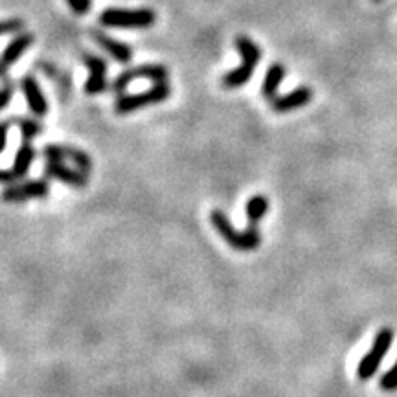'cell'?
<instances>
[{
    "label": "cell",
    "instance_id": "obj_1",
    "mask_svg": "<svg viewBox=\"0 0 397 397\" xmlns=\"http://www.w3.org/2000/svg\"><path fill=\"white\" fill-rule=\"evenodd\" d=\"M210 221H212L213 228L217 230L221 239H225L226 245L230 248H234V250L252 252L261 245V232L258 225H248L247 230L239 232V230L232 226L228 216L225 212H221V210H213L210 213Z\"/></svg>",
    "mask_w": 397,
    "mask_h": 397
},
{
    "label": "cell",
    "instance_id": "obj_2",
    "mask_svg": "<svg viewBox=\"0 0 397 397\" xmlns=\"http://www.w3.org/2000/svg\"><path fill=\"white\" fill-rule=\"evenodd\" d=\"M235 48L238 52L241 53L243 63L241 66L234 68V70H228L225 75H223V80H221V85L225 88H239L243 87L245 83H248L252 75H254V70H256L258 63L261 59V50L250 37L247 36H239L235 37L234 41Z\"/></svg>",
    "mask_w": 397,
    "mask_h": 397
},
{
    "label": "cell",
    "instance_id": "obj_3",
    "mask_svg": "<svg viewBox=\"0 0 397 397\" xmlns=\"http://www.w3.org/2000/svg\"><path fill=\"white\" fill-rule=\"evenodd\" d=\"M169 96H171V87L168 85V81H162V83H154L153 87L144 90V92L118 96L115 110L116 115H129V112H134V110L144 109V107L159 105V103L166 102Z\"/></svg>",
    "mask_w": 397,
    "mask_h": 397
},
{
    "label": "cell",
    "instance_id": "obj_4",
    "mask_svg": "<svg viewBox=\"0 0 397 397\" xmlns=\"http://www.w3.org/2000/svg\"><path fill=\"white\" fill-rule=\"evenodd\" d=\"M157 22L153 9H105L100 15V24L105 28H149Z\"/></svg>",
    "mask_w": 397,
    "mask_h": 397
},
{
    "label": "cell",
    "instance_id": "obj_5",
    "mask_svg": "<svg viewBox=\"0 0 397 397\" xmlns=\"http://www.w3.org/2000/svg\"><path fill=\"white\" fill-rule=\"evenodd\" d=\"M392 342H393V331L390 329V327H383V329L375 335L371 348L368 349L366 355H364V357L361 359V362H359V368H357L359 379L368 381L377 374L381 362H383L384 357H386V353H388Z\"/></svg>",
    "mask_w": 397,
    "mask_h": 397
},
{
    "label": "cell",
    "instance_id": "obj_6",
    "mask_svg": "<svg viewBox=\"0 0 397 397\" xmlns=\"http://www.w3.org/2000/svg\"><path fill=\"white\" fill-rule=\"evenodd\" d=\"M168 68L164 65H138L132 66L129 70H124L122 74L116 75V80L110 85V90L118 96H124L125 88L137 80H149L154 83H162V81H168Z\"/></svg>",
    "mask_w": 397,
    "mask_h": 397
},
{
    "label": "cell",
    "instance_id": "obj_7",
    "mask_svg": "<svg viewBox=\"0 0 397 397\" xmlns=\"http://www.w3.org/2000/svg\"><path fill=\"white\" fill-rule=\"evenodd\" d=\"M50 194V184L46 179H36V181H24L21 184L8 186L0 198L4 203L17 204V203H26L31 198H44L48 197Z\"/></svg>",
    "mask_w": 397,
    "mask_h": 397
},
{
    "label": "cell",
    "instance_id": "obj_8",
    "mask_svg": "<svg viewBox=\"0 0 397 397\" xmlns=\"http://www.w3.org/2000/svg\"><path fill=\"white\" fill-rule=\"evenodd\" d=\"M43 157L46 160H59V162L70 160L75 168L81 169L83 173H90V169H92V159H90V154L81 151L80 147L48 144V146L43 149Z\"/></svg>",
    "mask_w": 397,
    "mask_h": 397
},
{
    "label": "cell",
    "instance_id": "obj_9",
    "mask_svg": "<svg viewBox=\"0 0 397 397\" xmlns=\"http://www.w3.org/2000/svg\"><path fill=\"white\" fill-rule=\"evenodd\" d=\"M44 176L66 186H74V188H85L88 184L87 173L78 168H68L65 162H59V160H48L44 164Z\"/></svg>",
    "mask_w": 397,
    "mask_h": 397
},
{
    "label": "cell",
    "instance_id": "obj_10",
    "mask_svg": "<svg viewBox=\"0 0 397 397\" xmlns=\"http://www.w3.org/2000/svg\"><path fill=\"white\" fill-rule=\"evenodd\" d=\"M83 63L88 68L90 75L85 81V92L90 96L102 94L103 90H107V63L105 59L92 55V53H85Z\"/></svg>",
    "mask_w": 397,
    "mask_h": 397
},
{
    "label": "cell",
    "instance_id": "obj_11",
    "mask_svg": "<svg viewBox=\"0 0 397 397\" xmlns=\"http://www.w3.org/2000/svg\"><path fill=\"white\" fill-rule=\"evenodd\" d=\"M33 44V36L30 31H21L11 39V43L0 53V80H6L8 68L21 59V55Z\"/></svg>",
    "mask_w": 397,
    "mask_h": 397
},
{
    "label": "cell",
    "instance_id": "obj_12",
    "mask_svg": "<svg viewBox=\"0 0 397 397\" xmlns=\"http://www.w3.org/2000/svg\"><path fill=\"white\" fill-rule=\"evenodd\" d=\"M311 100H313V88L302 85V87L295 88V90H291V92L285 94V96L274 97L270 107H272L274 112L283 115V112H291V110L302 109V107L307 105Z\"/></svg>",
    "mask_w": 397,
    "mask_h": 397
},
{
    "label": "cell",
    "instance_id": "obj_13",
    "mask_svg": "<svg viewBox=\"0 0 397 397\" xmlns=\"http://www.w3.org/2000/svg\"><path fill=\"white\" fill-rule=\"evenodd\" d=\"M90 36H92V39L96 41L115 61L122 63V65H127V63L132 61V48H129L125 43L112 39V37H109L107 33H103V30H97V28L90 30Z\"/></svg>",
    "mask_w": 397,
    "mask_h": 397
},
{
    "label": "cell",
    "instance_id": "obj_14",
    "mask_svg": "<svg viewBox=\"0 0 397 397\" xmlns=\"http://www.w3.org/2000/svg\"><path fill=\"white\" fill-rule=\"evenodd\" d=\"M21 88L26 97V103L30 107V110L36 116H44L48 112V102L46 96L41 90V85L37 83V80L33 75H24L21 81Z\"/></svg>",
    "mask_w": 397,
    "mask_h": 397
},
{
    "label": "cell",
    "instance_id": "obj_15",
    "mask_svg": "<svg viewBox=\"0 0 397 397\" xmlns=\"http://www.w3.org/2000/svg\"><path fill=\"white\" fill-rule=\"evenodd\" d=\"M285 74L287 70L282 63H274V65L269 66V70H267V74L263 78V83H261V94H263V97H267V100H274L276 97L280 85L285 80Z\"/></svg>",
    "mask_w": 397,
    "mask_h": 397
},
{
    "label": "cell",
    "instance_id": "obj_16",
    "mask_svg": "<svg viewBox=\"0 0 397 397\" xmlns=\"http://www.w3.org/2000/svg\"><path fill=\"white\" fill-rule=\"evenodd\" d=\"M33 160H36V149L31 146V142H22V146L18 147L17 154H15L14 166H11V171L18 176V181L26 179Z\"/></svg>",
    "mask_w": 397,
    "mask_h": 397
},
{
    "label": "cell",
    "instance_id": "obj_17",
    "mask_svg": "<svg viewBox=\"0 0 397 397\" xmlns=\"http://www.w3.org/2000/svg\"><path fill=\"white\" fill-rule=\"evenodd\" d=\"M269 208L270 203L265 195H254V197L248 198L247 206H245L248 225H258V223L269 213Z\"/></svg>",
    "mask_w": 397,
    "mask_h": 397
},
{
    "label": "cell",
    "instance_id": "obj_18",
    "mask_svg": "<svg viewBox=\"0 0 397 397\" xmlns=\"http://www.w3.org/2000/svg\"><path fill=\"white\" fill-rule=\"evenodd\" d=\"M17 124L22 132V142H31L43 132V125L36 118H22V116H18Z\"/></svg>",
    "mask_w": 397,
    "mask_h": 397
},
{
    "label": "cell",
    "instance_id": "obj_19",
    "mask_svg": "<svg viewBox=\"0 0 397 397\" xmlns=\"http://www.w3.org/2000/svg\"><path fill=\"white\" fill-rule=\"evenodd\" d=\"M22 30H24V21L22 18L14 17L0 21V37L9 36V33H21Z\"/></svg>",
    "mask_w": 397,
    "mask_h": 397
},
{
    "label": "cell",
    "instance_id": "obj_20",
    "mask_svg": "<svg viewBox=\"0 0 397 397\" xmlns=\"http://www.w3.org/2000/svg\"><path fill=\"white\" fill-rule=\"evenodd\" d=\"M379 386L384 392H393V390H397V361L393 362L392 368L381 377Z\"/></svg>",
    "mask_w": 397,
    "mask_h": 397
},
{
    "label": "cell",
    "instance_id": "obj_21",
    "mask_svg": "<svg viewBox=\"0 0 397 397\" xmlns=\"http://www.w3.org/2000/svg\"><path fill=\"white\" fill-rule=\"evenodd\" d=\"M70 9L78 15H85L88 9L92 8V0H66Z\"/></svg>",
    "mask_w": 397,
    "mask_h": 397
},
{
    "label": "cell",
    "instance_id": "obj_22",
    "mask_svg": "<svg viewBox=\"0 0 397 397\" xmlns=\"http://www.w3.org/2000/svg\"><path fill=\"white\" fill-rule=\"evenodd\" d=\"M14 96V85L8 83L4 88H0V110H4Z\"/></svg>",
    "mask_w": 397,
    "mask_h": 397
},
{
    "label": "cell",
    "instance_id": "obj_23",
    "mask_svg": "<svg viewBox=\"0 0 397 397\" xmlns=\"http://www.w3.org/2000/svg\"><path fill=\"white\" fill-rule=\"evenodd\" d=\"M18 182V176L11 169H0V184L14 186Z\"/></svg>",
    "mask_w": 397,
    "mask_h": 397
},
{
    "label": "cell",
    "instance_id": "obj_24",
    "mask_svg": "<svg viewBox=\"0 0 397 397\" xmlns=\"http://www.w3.org/2000/svg\"><path fill=\"white\" fill-rule=\"evenodd\" d=\"M8 132H9V122H0V153L6 149V144H8Z\"/></svg>",
    "mask_w": 397,
    "mask_h": 397
},
{
    "label": "cell",
    "instance_id": "obj_25",
    "mask_svg": "<svg viewBox=\"0 0 397 397\" xmlns=\"http://www.w3.org/2000/svg\"><path fill=\"white\" fill-rule=\"evenodd\" d=\"M371 2H383V0H371Z\"/></svg>",
    "mask_w": 397,
    "mask_h": 397
}]
</instances>
